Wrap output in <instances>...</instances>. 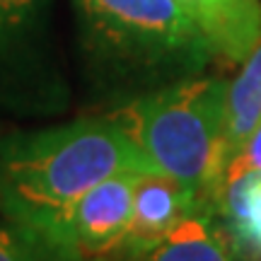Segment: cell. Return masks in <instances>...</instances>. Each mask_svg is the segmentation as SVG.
Returning <instances> with one entry per match:
<instances>
[{
	"instance_id": "1",
	"label": "cell",
	"mask_w": 261,
	"mask_h": 261,
	"mask_svg": "<svg viewBox=\"0 0 261 261\" xmlns=\"http://www.w3.org/2000/svg\"><path fill=\"white\" fill-rule=\"evenodd\" d=\"M123 172L160 169L109 116L15 133L0 143V211L44 227L85 191Z\"/></svg>"
},
{
	"instance_id": "2",
	"label": "cell",
	"mask_w": 261,
	"mask_h": 261,
	"mask_svg": "<svg viewBox=\"0 0 261 261\" xmlns=\"http://www.w3.org/2000/svg\"><path fill=\"white\" fill-rule=\"evenodd\" d=\"M90 63L114 85L158 90L198 75L213 51L177 0H75Z\"/></svg>"
},
{
	"instance_id": "3",
	"label": "cell",
	"mask_w": 261,
	"mask_h": 261,
	"mask_svg": "<svg viewBox=\"0 0 261 261\" xmlns=\"http://www.w3.org/2000/svg\"><path fill=\"white\" fill-rule=\"evenodd\" d=\"M225 94V80L191 75L138 94L107 116L128 133L160 172L184 181L220 208L230 160Z\"/></svg>"
},
{
	"instance_id": "4",
	"label": "cell",
	"mask_w": 261,
	"mask_h": 261,
	"mask_svg": "<svg viewBox=\"0 0 261 261\" xmlns=\"http://www.w3.org/2000/svg\"><path fill=\"white\" fill-rule=\"evenodd\" d=\"M140 174L143 172H123L104 179L39 230L75 259L114 261L128 232Z\"/></svg>"
},
{
	"instance_id": "5",
	"label": "cell",
	"mask_w": 261,
	"mask_h": 261,
	"mask_svg": "<svg viewBox=\"0 0 261 261\" xmlns=\"http://www.w3.org/2000/svg\"><path fill=\"white\" fill-rule=\"evenodd\" d=\"M198 205H215L205 201L196 189L187 187L184 181L169 177L165 172H143L136 187L133 215L126 240L114 259L128 256L160 240L174 223H179L187 213ZM218 208V205H215Z\"/></svg>"
},
{
	"instance_id": "6",
	"label": "cell",
	"mask_w": 261,
	"mask_h": 261,
	"mask_svg": "<svg viewBox=\"0 0 261 261\" xmlns=\"http://www.w3.org/2000/svg\"><path fill=\"white\" fill-rule=\"evenodd\" d=\"M201 29L213 58L242 63L261 39V0H177Z\"/></svg>"
},
{
	"instance_id": "7",
	"label": "cell",
	"mask_w": 261,
	"mask_h": 261,
	"mask_svg": "<svg viewBox=\"0 0 261 261\" xmlns=\"http://www.w3.org/2000/svg\"><path fill=\"white\" fill-rule=\"evenodd\" d=\"M215 205H198L174 223L160 240L114 261H234L230 230L215 220Z\"/></svg>"
},
{
	"instance_id": "8",
	"label": "cell",
	"mask_w": 261,
	"mask_h": 261,
	"mask_svg": "<svg viewBox=\"0 0 261 261\" xmlns=\"http://www.w3.org/2000/svg\"><path fill=\"white\" fill-rule=\"evenodd\" d=\"M261 126V39L240 63L225 94V143L232 158ZM230 162V160H227Z\"/></svg>"
},
{
	"instance_id": "9",
	"label": "cell",
	"mask_w": 261,
	"mask_h": 261,
	"mask_svg": "<svg viewBox=\"0 0 261 261\" xmlns=\"http://www.w3.org/2000/svg\"><path fill=\"white\" fill-rule=\"evenodd\" d=\"M220 211L237 254L261 259V172L227 179L220 194Z\"/></svg>"
},
{
	"instance_id": "10",
	"label": "cell",
	"mask_w": 261,
	"mask_h": 261,
	"mask_svg": "<svg viewBox=\"0 0 261 261\" xmlns=\"http://www.w3.org/2000/svg\"><path fill=\"white\" fill-rule=\"evenodd\" d=\"M0 261H80L46 232L0 211Z\"/></svg>"
},
{
	"instance_id": "11",
	"label": "cell",
	"mask_w": 261,
	"mask_h": 261,
	"mask_svg": "<svg viewBox=\"0 0 261 261\" xmlns=\"http://www.w3.org/2000/svg\"><path fill=\"white\" fill-rule=\"evenodd\" d=\"M44 0H0V51L19 44L34 29Z\"/></svg>"
},
{
	"instance_id": "12",
	"label": "cell",
	"mask_w": 261,
	"mask_h": 261,
	"mask_svg": "<svg viewBox=\"0 0 261 261\" xmlns=\"http://www.w3.org/2000/svg\"><path fill=\"white\" fill-rule=\"evenodd\" d=\"M247 172H261V126L249 136V140L244 143L242 148L230 158L227 169H225V181L240 177V174H247Z\"/></svg>"
}]
</instances>
